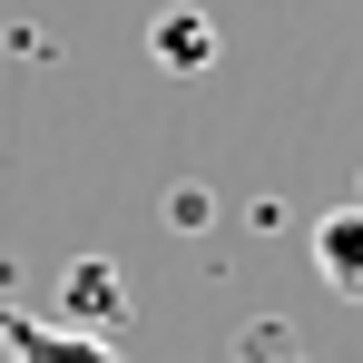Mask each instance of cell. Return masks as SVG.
I'll return each instance as SVG.
<instances>
[{
    "label": "cell",
    "mask_w": 363,
    "mask_h": 363,
    "mask_svg": "<svg viewBox=\"0 0 363 363\" xmlns=\"http://www.w3.org/2000/svg\"><path fill=\"white\" fill-rule=\"evenodd\" d=\"M314 275H324L344 304H363V206H334V216H314Z\"/></svg>",
    "instance_id": "2"
},
{
    "label": "cell",
    "mask_w": 363,
    "mask_h": 363,
    "mask_svg": "<svg viewBox=\"0 0 363 363\" xmlns=\"http://www.w3.org/2000/svg\"><path fill=\"white\" fill-rule=\"evenodd\" d=\"M236 354H265V363H304V344H295V334H285V324H265V334H245Z\"/></svg>",
    "instance_id": "5"
},
{
    "label": "cell",
    "mask_w": 363,
    "mask_h": 363,
    "mask_svg": "<svg viewBox=\"0 0 363 363\" xmlns=\"http://www.w3.org/2000/svg\"><path fill=\"white\" fill-rule=\"evenodd\" d=\"M147 50H157V69H206L216 60V20L206 10H157L147 20Z\"/></svg>",
    "instance_id": "3"
},
{
    "label": "cell",
    "mask_w": 363,
    "mask_h": 363,
    "mask_svg": "<svg viewBox=\"0 0 363 363\" xmlns=\"http://www.w3.org/2000/svg\"><path fill=\"white\" fill-rule=\"evenodd\" d=\"M69 295H79V304H89V314H118V275H108V265H79V275H69Z\"/></svg>",
    "instance_id": "4"
},
{
    "label": "cell",
    "mask_w": 363,
    "mask_h": 363,
    "mask_svg": "<svg viewBox=\"0 0 363 363\" xmlns=\"http://www.w3.org/2000/svg\"><path fill=\"white\" fill-rule=\"evenodd\" d=\"M0 344H10V363H128L108 334H60L40 314H0Z\"/></svg>",
    "instance_id": "1"
}]
</instances>
